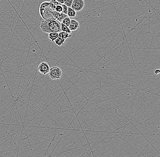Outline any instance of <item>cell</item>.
Returning a JSON list of instances; mask_svg holds the SVG:
<instances>
[{"label": "cell", "instance_id": "6da1fadb", "mask_svg": "<svg viewBox=\"0 0 160 157\" xmlns=\"http://www.w3.org/2000/svg\"><path fill=\"white\" fill-rule=\"evenodd\" d=\"M55 11H56V6L50 2H43L40 6V13L45 21L55 20L52 16V13Z\"/></svg>", "mask_w": 160, "mask_h": 157}, {"label": "cell", "instance_id": "7a4b0ae2", "mask_svg": "<svg viewBox=\"0 0 160 157\" xmlns=\"http://www.w3.org/2000/svg\"><path fill=\"white\" fill-rule=\"evenodd\" d=\"M61 22L56 20L46 21L43 20L41 23L40 28L45 33H50L52 32L59 33L61 31Z\"/></svg>", "mask_w": 160, "mask_h": 157}, {"label": "cell", "instance_id": "3957f363", "mask_svg": "<svg viewBox=\"0 0 160 157\" xmlns=\"http://www.w3.org/2000/svg\"><path fill=\"white\" fill-rule=\"evenodd\" d=\"M62 70L58 67L54 66L50 68L49 72V76L52 79H58L62 77Z\"/></svg>", "mask_w": 160, "mask_h": 157}, {"label": "cell", "instance_id": "277c9868", "mask_svg": "<svg viewBox=\"0 0 160 157\" xmlns=\"http://www.w3.org/2000/svg\"><path fill=\"white\" fill-rule=\"evenodd\" d=\"M85 2L83 0H73L71 7L76 11H80L84 7Z\"/></svg>", "mask_w": 160, "mask_h": 157}, {"label": "cell", "instance_id": "5b68a950", "mask_svg": "<svg viewBox=\"0 0 160 157\" xmlns=\"http://www.w3.org/2000/svg\"><path fill=\"white\" fill-rule=\"evenodd\" d=\"M38 70L41 74L45 75L49 73L50 68L49 64L45 62H42L39 65L37 68Z\"/></svg>", "mask_w": 160, "mask_h": 157}, {"label": "cell", "instance_id": "8992f818", "mask_svg": "<svg viewBox=\"0 0 160 157\" xmlns=\"http://www.w3.org/2000/svg\"><path fill=\"white\" fill-rule=\"evenodd\" d=\"M79 27H80V24L79 22L73 19L71 20L70 24L68 28L71 32L77 30V29L79 28Z\"/></svg>", "mask_w": 160, "mask_h": 157}, {"label": "cell", "instance_id": "52a82bcc", "mask_svg": "<svg viewBox=\"0 0 160 157\" xmlns=\"http://www.w3.org/2000/svg\"><path fill=\"white\" fill-rule=\"evenodd\" d=\"M76 15V12L71 7H68L67 15L69 17H75Z\"/></svg>", "mask_w": 160, "mask_h": 157}, {"label": "cell", "instance_id": "ba28073f", "mask_svg": "<svg viewBox=\"0 0 160 157\" xmlns=\"http://www.w3.org/2000/svg\"><path fill=\"white\" fill-rule=\"evenodd\" d=\"M49 39L51 42H54L55 40L58 37V33L56 32H52L49 33Z\"/></svg>", "mask_w": 160, "mask_h": 157}, {"label": "cell", "instance_id": "9c48e42d", "mask_svg": "<svg viewBox=\"0 0 160 157\" xmlns=\"http://www.w3.org/2000/svg\"><path fill=\"white\" fill-rule=\"evenodd\" d=\"M71 36L69 34L65 32H61L58 33V37H60L64 39L65 40L67 39Z\"/></svg>", "mask_w": 160, "mask_h": 157}, {"label": "cell", "instance_id": "30bf717a", "mask_svg": "<svg viewBox=\"0 0 160 157\" xmlns=\"http://www.w3.org/2000/svg\"><path fill=\"white\" fill-rule=\"evenodd\" d=\"M65 40L64 39L60 37H58L56 40H55L54 42L58 46H61L63 45L64 43Z\"/></svg>", "mask_w": 160, "mask_h": 157}, {"label": "cell", "instance_id": "8fae6325", "mask_svg": "<svg viewBox=\"0 0 160 157\" xmlns=\"http://www.w3.org/2000/svg\"><path fill=\"white\" fill-rule=\"evenodd\" d=\"M67 16V15L63 14V13H58L57 15V18H56V20L60 22H62L63 19L65 18Z\"/></svg>", "mask_w": 160, "mask_h": 157}, {"label": "cell", "instance_id": "7c38bea8", "mask_svg": "<svg viewBox=\"0 0 160 157\" xmlns=\"http://www.w3.org/2000/svg\"><path fill=\"white\" fill-rule=\"evenodd\" d=\"M61 28L62 32H65L69 34H70L71 33V31L70 30L69 28L62 23H61Z\"/></svg>", "mask_w": 160, "mask_h": 157}, {"label": "cell", "instance_id": "4fadbf2b", "mask_svg": "<svg viewBox=\"0 0 160 157\" xmlns=\"http://www.w3.org/2000/svg\"><path fill=\"white\" fill-rule=\"evenodd\" d=\"M71 20V19L69 17H68V16H67V17H66L65 18H64V19H63V21H62V22H61V23H63L64 25H65V26L68 28L70 24Z\"/></svg>", "mask_w": 160, "mask_h": 157}, {"label": "cell", "instance_id": "5bb4252c", "mask_svg": "<svg viewBox=\"0 0 160 157\" xmlns=\"http://www.w3.org/2000/svg\"><path fill=\"white\" fill-rule=\"evenodd\" d=\"M73 1V0H66L64 4L67 6L68 7H71V4H72Z\"/></svg>", "mask_w": 160, "mask_h": 157}, {"label": "cell", "instance_id": "9a60e30c", "mask_svg": "<svg viewBox=\"0 0 160 157\" xmlns=\"http://www.w3.org/2000/svg\"><path fill=\"white\" fill-rule=\"evenodd\" d=\"M62 7H63V12L62 13H63V14L67 15V9L68 7L66 6L65 5L62 4Z\"/></svg>", "mask_w": 160, "mask_h": 157}, {"label": "cell", "instance_id": "2e32d148", "mask_svg": "<svg viewBox=\"0 0 160 157\" xmlns=\"http://www.w3.org/2000/svg\"><path fill=\"white\" fill-rule=\"evenodd\" d=\"M56 11L58 13H62L63 12V7L62 5H58L56 6Z\"/></svg>", "mask_w": 160, "mask_h": 157}, {"label": "cell", "instance_id": "e0dca14e", "mask_svg": "<svg viewBox=\"0 0 160 157\" xmlns=\"http://www.w3.org/2000/svg\"><path fill=\"white\" fill-rule=\"evenodd\" d=\"M50 2L51 3H52V4L54 5L55 6H57L58 5H62L61 4L59 3L56 0H51Z\"/></svg>", "mask_w": 160, "mask_h": 157}, {"label": "cell", "instance_id": "ac0fdd59", "mask_svg": "<svg viewBox=\"0 0 160 157\" xmlns=\"http://www.w3.org/2000/svg\"><path fill=\"white\" fill-rule=\"evenodd\" d=\"M56 1H57L58 2H59V3L61 4H63L64 3L66 0H56Z\"/></svg>", "mask_w": 160, "mask_h": 157}, {"label": "cell", "instance_id": "d6986e66", "mask_svg": "<svg viewBox=\"0 0 160 157\" xmlns=\"http://www.w3.org/2000/svg\"><path fill=\"white\" fill-rule=\"evenodd\" d=\"M160 73V70L159 69H156L154 71V73L156 74H158Z\"/></svg>", "mask_w": 160, "mask_h": 157}]
</instances>
